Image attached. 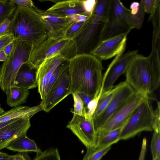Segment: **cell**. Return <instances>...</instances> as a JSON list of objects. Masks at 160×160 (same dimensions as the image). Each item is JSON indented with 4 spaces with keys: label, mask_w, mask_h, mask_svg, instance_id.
Here are the masks:
<instances>
[{
    "label": "cell",
    "mask_w": 160,
    "mask_h": 160,
    "mask_svg": "<svg viewBox=\"0 0 160 160\" xmlns=\"http://www.w3.org/2000/svg\"><path fill=\"white\" fill-rule=\"evenodd\" d=\"M70 94L83 93L92 100L101 90L103 69L101 61L88 54H77L69 60Z\"/></svg>",
    "instance_id": "1"
},
{
    "label": "cell",
    "mask_w": 160,
    "mask_h": 160,
    "mask_svg": "<svg viewBox=\"0 0 160 160\" xmlns=\"http://www.w3.org/2000/svg\"><path fill=\"white\" fill-rule=\"evenodd\" d=\"M125 73V81L135 91L149 96L160 85L159 52L151 51L148 57L137 53Z\"/></svg>",
    "instance_id": "2"
},
{
    "label": "cell",
    "mask_w": 160,
    "mask_h": 160,
    "mask_svg": "<svg viewBox=\"0 0 160 160\" xmlns=\"http://www.w3.org/2000/svg\"><path fill=\"white\" fill-rule=\"evenodd\" d=\"M112 0H97L94 9L73 38L77 54H91L102 41L108 22Z\"/></svg>",
    "instance_id": "3"
},
{
    "label": "cell",
    "mask_w": 160,
    "mask_h": 160,
    "mask_svg": "<svg viewBox=\"0 0 160 160\" xmlns=\"http://www.w3.org/2000/svg\"><path fill=\"white\" fill-rule=\"evenodd\" d=\"M11 20L10 33L16 40L27 42L34 48L48 37L40 15L34 9L18 6Z\"/></svg>",
    "instance_id": "4"
},
{
    "label": "cell",
    "mask_w": 160,
    "mask_h": 160,
    "mask_svg": "<svg viewBox=\"0 0 160 160\" xmlns=\"http://www.w3.org/2000/svg\"><path fill=\"white\" fill-rule=\"evenodd\" d=\"M13 49L0 67V87L6 93L15 85L17 72L21 66L29 61L33 45L24 41L15 39Z\"/></svg>",
    "instance_id": "5"
},
{
    "label": "cell",
    "mask_w": 160,
    "mask_h": 160,
    "mask_svg": "<svg viewBox=\"0 0 160 160\" xmlns=\"http://www.w3.org/2000/svg\"><path fill=\"white\" fill-rule=\"evenodd\" d=\"M154 111L150 96L147 97L134 110L124 126L120 140H126L144 131H153Z\"/></svg>",
    "instance_id": "6"
},
{
    "label": "cell",
    "mask_w": 160,
    "mask_h": 160,
    "mask_svg": "<svg viewBox=\"0 0 160 160\" xmlns=\"http://www.w3.org/2000/svg\"><path fill=\"white\" fill-rule=\"evenodd\" d=\"M56 53H60L68 60L76 55L73 39L63 37H48L41 43L33 48L29 61L38 67L45 59Z\"/></svg>",
    "instance_id": "7"
},
{
    "label": "cell",
    "mask_w": 160,
    "mask_h": 160,
    "mask_svg": "<svg viewBox=\"0 0 160 160\" xmlns=\"http://www.w3.org/2000/svg\"><path fill=\"white\" fill-rule=\"evenodd\" d=\"M148 96H149L135 91L111 116L98 132L112 130L122 127L134 110Z\"/></svg>",
    "instance_id": "8"
},
{
    "label": "cell",
    "mask_w": 160,
    "mask_h": 160,
    "mask_svg": "<svg viewBox=\"0 0 160 160\" xmlns=\"http://www.w3.org/2000/svg\"><path fill=\"white\" fill-rule=\"evenodd\" d=\"M129 11L120 0H112L108 22L102 40L132 29L128 23Z\"/></svg>",
    "instance_id": "9"
},
{
    "label": "cell",
    "mask_w": 160,
    "mask_h": 160,
    "mask_svg": "<svg viewBox=\"0 0 160 160\" xmlns=\"http://www.w3.org/2000/svg\"><path fill=\"white\" fill-rule=\"evenodd\" d=\"M66 128L78 138L87 150L95 147L97 135L92 118L73 113V117Z\"/></svg>",
    "instance_id": "10"
},
{
    "label": "cell",
    "mask_w": 160,
    "mask_h": 160,
    "mask_svg": "<svg viewBox=\"0 0 160 160\" xmlns=\"http://www.w3.org/2000/svg\"><path fill=\"white\" fill-rule=\"evenodd\" d=\"M135 91L126 81L118 84L117 90L105 109L99 116L92 119L97 135L109 119Z\"/></svg>",
    "instance_id": "11"
},
{
    "label": "cell",
    "mask_w": 160,
    "mask_h": 160,
    "mask_svg": "<svg viewBox=\"0 0 160 160\" xmlns=\"http://www.w3.org/2000/svg\"><path fill=\"white\" fill-rule=\"evenodd\" d=\"M138 50L128 51L124 54L122 52L116 56L109 65L102 76L101 92L111 89L118 78L125 72Z\"/></svg>",
    "instance_id": "12"
},
{
    "label": "cell",
    "mask_w": 160,
    "mask_h": 160,
    "mask_svg": "<svg viewBox=\"0 0 160 160\" xmlns=\"http://www.w3.org/2000/svg\"><path fill=\"white\" fill-rule=\"evenodd\" d=\"M68 67L61 74L41 102L40 104L45 112H50L70 94V80Z\"/></svg>",
    "instance_id": "13"
},
{
    "label": "cell",
    "mask_w": 160,
    "mask_h": 160,
    "mask_svg": "<svg viewBox=\"0 0 160 160\" xmlns=\"http://www.w3.org/2000/svg\"><path fill=\"white\" fill-rule=\"evenodd\" d=\"M130 31L102 40L91 54L101 61L111 58L123 52L127 36Z\"/></svg>",
    "instance_id": "14"
},
{
    "label": "cell",
    "mask_w": 160,
    "mask_h": 160,
    "mask_svg": "<svg viewBox=\"0 0 160 160\" xmlns=\"http://www.w3.org/2000/svg\"><path fill=\"white\" fill-rule=\"evenodd\" d=\"M66 60L60 53L54 54L45 59L37 71L38 91L42 100L46 95V88L50 78L58 67Z\"/></svg>",
    "instance_id": "15"
},
{
    "label": "cell",
    "mask_w": 160,
    "mask_h": 160,
    "mask_svg": "<svg viewBox=\"0 0 160 160\" xmlns=\"http://www.w3.org/2000/svg\"><path fill=\"white\" fill-rule=\"evenodd\" d=\"M30 120L18 118L0 129V150L6 147L13 140L27 134L31 126Z\"/></svg>",
    "instance_id": "16"
},
{
    "label": "cell",
    "mask_w": 160,
    "mask_h": 160,
    "mask_svg": "<svg viewBox=\"0 0 160 160\" xmlns=\"http://www.w3.org/2000/svg\"><path fill=\"white\" fill-rule=\"evenodd\" d=\"M85 12L83 0H57L55 4L43 12L58 17H66L75 14H82Z\"/></svg>",
    "instance_id": "17"
},
{
    "label": "cell",
    "mask_w": 160,
    "mask_h": 160,
    "mask_svg": "<svg viewBox=\"0 0 160 160\" xmlns=\"http://www.w3.org/2000/svg\"><path fill=\"white\" fill-rule=\"evenodd\" d=\"M38 68L29 61L24 63L16 75L15 85L28 90L37 87V74Z\"/></svg>",
    "instance_id": "18"
},
{
    "label": "cell",
    "mask_w": 160,
    "mask_h": 160,
    "mask_svg": "<svg viewBox=\"0 0 160 160\" xmlns=\"http://www.w3.org/2000/svg\"><path fill=\"white\" fill-rule=\"evenodd\" d=\"M34 10L40 14L48 32V37H63L64 30L71 23L66 17H58L45 14L43 10L37 7Z\"/></svg>",
    "instance_id": "19"
},
{
    "label": "cell",
    "mask_w": 160,
    "mask_h": 160,
    "mask_svg": "<svg viewBox=\"0 0 160 160\" xmlns=\"http://www.w3.org/2000/svg\"><path fill=\"white\" fill-rule=\"evenodd\" d=\"M42 110L43 109L40 103L32 107L20 106L14 107L0 115V123L20 118L30 120L35 114Z\"/></svg>",
    "instance_id": "20"
},
{
    "label": "cell",
    "mask_w": 160,
    "mask_h": 160,
    "mask_svg": "<svg viewBox=\"0 0 160 160\" xmlns=\"http://www.w3.org/2000/svg\"><path fill=\"white\" fill-rule=\"evenodd\" d=\"M107 131H100L97 134L96 144L93 148L87 150V153H91L101 150L118 142L122 128Z\"/></svg>",
    "instance_id": "21"
},
{
    "label": "cell",
    "mask_w": 160,
    "mask_h": 160,
    "mask_svg": "<svg viewBox=\"0 0 160 160\" xmlns=\"http://www.w3.org/2000/svg\"><path fill=\"white\" fill-rule=\"evenodd\" d=\"M6 148L9 150L19 152H34L37 154L42 151L33 140L28 138L27 134L16 138L11 142Z\"/></svg>",
    "instance_id": "22"
},
{
    "label": "cell",
    "mask_w": 160,
    "mask_h": 160,
    "mask_svg": "<svg viewBox=\"0 0 160 160\" xmlns=\"http://www.w3.org/2000/svg\"><path fill=\"white\" fill-rule=\"evenodd\" d=\"M144 0L140 2H134L130 6V9L128 15V24L132 29H140L143 23L145 12L143 8Z\"/></svg>",
    "instance_id": "23"
},
{
    "label": "cell",
    "mask_w": 160,
    "mask_h": 160,
    "mask_svg": "<svg viewBox=\"0 0 160 160\" xmlns=\"http://www.w3.org/2000/svg\"><path fill=\"white\" fill-rule=\"evenodd\" d=\"M151 21L153 28L151 51L159 52L160 35V0H157L154 9L150 13L148 21Z\"/></svg>",
    "instance_id": "24"
},
{
    "label": "cell",
    "mask_w": 160,
    "mask_h": 160,
    "mask_svg": "<svg viewBox=\"0 0 160 160\" xmlns=\"http://www.w3.org/2000/svg\"><path fill=\"white\" fill-rule=\"evenodd\" d=\"M29 93L28 89L15 86L12 87L5 93L7 103L11 107L18 106L26 102Z\"/></svg>",
    "instance_id": "25"
},
{
    "label": "cell",
    "mask_w": 160,
    "mask_h": 160,
    "mask_svg": "<svg viewBox=\"0 0 160 160\" xmlns=\"http://www.w3.org/2000/svg\"><path fill=\"white\" fill-rule=\"evenodd\" d=\"M118 84L111 89L102 92L98 100L96 108L92 116L93 119L99 116L105 109L117 90Z\"/></svg>",
    "instance_id": "26"
},
{
    "label": "cell",
    "mask_w": 160,
    "mask_h": 160,
    "mask_svg": "<svg viewBox=\"0 0 160 160\" xmlns=\"http://www.w3.org/2000/svg\"><path fill=\"white\" fill-rule=\"evenodd\" d=\"M17 7L12 0H0V24L7 19H11Z\"/></svg>",
    "instance_id": "27"
},
{
    "label": "cell",
    "mask_w": 160,
    "mask_h": 160,
    "mask_svg": "<svg viewBox=\"0 0 160 160\" xmlns=\"http://www.w3.org/2000/svg\"><path fill=\"white\" fill-rule=\"evenodd\" d=\"M34 160H61L57 148H49L44 152L37 154Z\"/></svg>",
    "instance_id": "28"
},
{
    "label": "cell",
    "mask_w": 160,
    "mask_h": 160,
    "mask_svg": "<svg viewBox=\"0 0 160 160\" xmlns=\"http://www.w3.org/2000/svg\"><path fill=\"white\" fill-rule=\"evenodd\" d=\"M69 63V60L65 61L61 63L55 70L48 81L46 88V94L61 74L68 67Z\"/></svg>",
    "instance_id": "29"
},
{
    "label": "cell",
    "mask_w": 160,
    "mask_h": 160,
    "mask_svg": "<svg viewBox=\"0 0 160 160\" xmlns=\"http://www.w3.org/2000/svg\"><path fill=\"white\" fill-rule=\"evenodd\" d=\"M84 22L71 23L64 30L63 37L65 38L73 39L80 30Z\"/></svg>",
    "instance_id": "30"
},
{
    "label": "cell",
    "mask_w": 160,
    "mask_h": 160,
    "mask_svg": "<svg viewBox=\"0 0 160 160\" xmlns=\"http://www.w3.org/2000/svg\"><path fill=\"white\" fill-rule=\"evenodd\" d=\"M74 101V109L71 112L79 115L84 116L86 114V110L82 99L77 93L72 94Z\"/></svg>",
    "instance_id": "31"
},
{
    "label": "cell",
    "mask_w": 160,
    "mask_h": 160,
    "mask_svg": "<svg viewBox=\"0 0 160 160\" xmlns=\"http://www.w3.org/2000/svg\"><path fill=\"white\" fill-rule=\"evenodd\" d=\"M150 147L152 159L160 156V133L154 132Z\"/></svg>",
    "instance_id": "32"
},
{
    "label": "cell",
    "mask_w": 160,
    "mask_h": 160,
    "mask_svg": "<svg viewBox=\"0 0 160 160\" xmlns=\"http://www.w3.org/2000/svg\"><path fill=\"white\" fill-rule=\"evenodd\" d=\"M111 148V146H109L99 151L91 153L86 152L82 160H100Z\"/></svg>",
    "instance_id": "33"
},
{
    "label": "cell",
    "mask_w": 160,
    "mask_h": 160,
    "mask_svg": "<svg viewBox=\"0 0 160 160\" xmlns=\"http://www.w3.org/2000/svg\"><path fill=\"white\" fill-rule=\"evenodd\" d=\"M152 129L154 132L160 133V104L157 101V107L154 111Z\"/></svg>",
    "instance_id": "34"
},
{
    "label": "cell",
    "mask_w": 160,
    "mask_h": 160,
    "mask_svg": "<svg viewBox=\"0 0 160 160\" xmlns=\"http://www.w3.org/2000/svg\"><path fill=\"white\" fill-rule=\"evenodd\" d=\"M92 14L85 12L82 14H75L66 16V18L71 23L85 22Z\"/></svg>",
    "instance_id": "35"
},
{
    "label": "cell",
    "mask_w": 160,
    "mask_h": 160,
    "mask_svg": "<svg viewBox=\"0 0 160 160\" xmlns=\"http://www.w3.org/2000/svg\"><path fill=\"white\" fill-rule=\"evenodd\" d=\"M11 20L7 19L0 24V37L10 33Z\"/></svg>",
    "instance_id": "36"
},
{
    "label": "cell",
    "mask_w": 160,
    "mask_h": 160,
    "mask_svg": "<svg viewBox=\"0 0 160 160\" xmlns=\"http://www.w3.org/2000/svg\"><path fill=\"white\" fill-rule=\"evenodd\" d=\"M15 40L11 33H10L0 39V51L3 50L9 44Z\"/></svg>",
    "instance_id": "37"
},
{
    "label": "cell",
    "mask_w": 160,
    "mask_h": 160,
    "mask_svg": "<svg viewBox=\"0 0 160 160\" xmlns=\"http://www.w3.org/2000/svg\"><path fill=\"white\" fill-rule=\"evenodd\" d=\"M97 0H83V5L85 12L91 14L92 13Z\"/></svg>",
    "instance_id": "38"
},
{
    "label": "cell",
    "mask_w": 160,
    "mask_h": 160,
    "mask_svg": "<svg viewBox=\"0 0 160 160\" xmlns=\"http://www.w3.org/2000/svg\"><path fill=\"white\" fill-rule=\"evenodd\" d=\"M13 3L18 6L28 8L34 9L36 7L31 0H12Z\"/></svg>",
    "instance_id": "39"
},
{
    "label": "cell",
    "mask_w": 160,
    "mask_h": 160,
    "mask_svg": "<svg viewBox=\"0 0 160 160\" xmlns=\"http://www.w3.org/2000/svg\"><path fill=\"white\" fill-rule=\"evenodd\" d=\"M157 0H144L143 8L145 12L151 13L155 7Z\"/></svg>",
    "instance_id": "40"
},
{
    "label": "cell",
    "mask_w": 160,
    "mask_h": 160,
    "mask_svg": "<svg viewBox=\"0 0 160 160\" xmlns=\"http://www.w3.org/2000/svg\"><path fill=\"white\" fill-rule=\"evenodd\" d=\"M8 160H32L27 152L18 153L14 155H9Z\"/></svg>",
    "instance_id": "41"
},
{
    "label": "cell",
    "mask_w": 160,
    "mask_h": 160,
    "mask_svg": "<svg viewBox=\"0 0 160 160\" xmlns=\"http://www.w3.org/2000/svg\"><path fill=\"white\" fill-rule=\"evenodd\" d=\"M147 150V140L145 138L142 140L141 150L138 160H145Z\"/></svg>",
    "instance_id": "42"
},
{
    "label": "cell",
    "mask_w": 160,
    "mask_h": 160,
    "mask_svg": "<svg viewBox=\"0 0 160 160\" xmlns=\"http://www.w3.org/2000/svg\"><path fill=\"white\" fill-rule=\"evenodd\" d=\"M78 94L82 101L86 109L89 103L92 99L89 96L83 93H79Z\"/></svg>",
    "instance_id": "43"
},
{
    "label": "cell",
    "mask_w": 160,
    "mask_h": 160,
    "mask_svg": "<svg viewBox=\"0 0 160 160\" xmlns=\"http://www.w3.org/2000/svg\"><path fill=\"white\" fill-rule=\"evenodd\" d=\"M14 41L7 45L3 50L8 57L12 52L13 47Z\"/></svg>",
    "instance_id": "44"
},
{
    "label": "cell",
    "mask_w": 160,
    "mask_h": 160,
    "mask_svg": "<svg viewBox=\"0 0 160 160\" xmlns=\"http://www.w3.org/2000/svg\"><path fill=\"white\" fill-rule=\"evenodd\" d=\"M8 56L3 50L0 51V62H4L7 59Z\"/></svg>",
    "instance_id": "45"
},
{
    "label": "cell",
    "mask_w": 160,
    "mask_h": 160,
    "mask_svg": "<svg viewBox=\"0 0 160 160\" xmlns=\"http://www.w3.org/2000/svg\"><path fill=\"white\" fill-rule=\"evenodd\" d=\"M9 155L6 153L0 152V160H8Z\"/></svg>",
    "instance_id": "46"
},
{
    "label": "cell",
    "mask_w": 160,
    "mask_h": 160,
    "mask_svg": "<svg viewBox=\"0 0 160 160\" xmlns=\"http://www.w3.org/2000/svg\"><path fill=\"white\" fill-rule=\"evenodd\" d=\"M5 111L3 109L0 107V115L3 113Z\"/></svg>",
    "instance_id": "47"
},
{
    "label": "cell",
    "mask_w": 160,
    "mask_h": 160,
    "mask_svg": "<svg viewBox=\"0 0 160 160\" xmlns=\"http://www.w3.org/2000/svg\"><path fill=\"white\" fill-rule=\"evenodd\" d=\"M152 160H160V156L157 157Z\"/></svg>",
    "instance_id": "48"
},
{
    "label": "cell",
    "mask_w": 160,
    "mask_h": 160,
    "mask_svg": "<svg viewBox=\"0 0 160 160\" xmlns=\"http://www.w3.org/2000/svg\"><path fill=\"white\" fill-rule=\"evenodd\" d=\"M6 36V35H5ZM5 36H2V37H0V39H1L2 38V37H3Z\"/></svg>",
    "instance_id": "49"
}]
</instances>
